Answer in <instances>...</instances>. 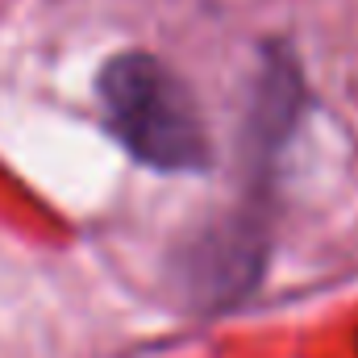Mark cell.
<instances>
[{"label":"cell","mask_w":358,"mask_h":358,"mask_svg":"<svg viewBox=\"0 0 358 358\" xmlns=\"http://www.w3.org/2000/svg\"><path fill=\"white\" fill-rule=\"evenodd\" d=\"M121 146L155 171H204L213 150L192 92L155 55H117L96 80Z\"/></svg>","instance_id":"obj_1"}]
</instances>
